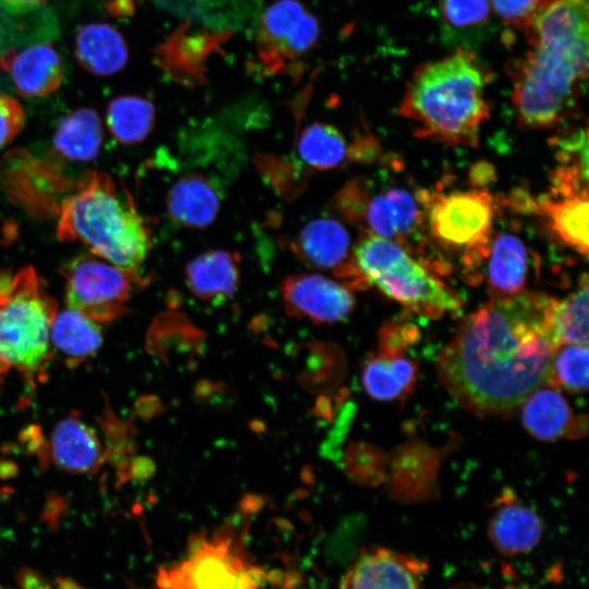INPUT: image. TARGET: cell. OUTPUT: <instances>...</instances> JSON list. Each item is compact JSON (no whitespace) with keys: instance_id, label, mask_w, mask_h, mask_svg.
I'll list each match as a JSON object with an SVG mask.
<instances>
[{"instance_id":"1","label":"cell","mask_w":589,"mask_h":589,"mask_svg":"<svg viewBox=\"0 0 589 589\" xmlns=\"http://www.w3.org/2000/svg\"><path fill=\"white\" fill-rule=\"evenodd\" d=\"M552 300L528 291L493 297L461 321L436 364L461 407L482 417H508L548 386L560 346L549 322Z\"/></svg>"},{"instance_id":"2","label":"cell","mask_w":589,"mask_h":589,"mask_svg":"<svg viewBox=\"0 0 589 589\" xmlns=\"http://www.w3.org/2000/svg\"><path fill=\"white\" fill-rule=\"evenodd\" d=\"M492 80L472 51L458 48L414 70L397 113L413 123L419 139L474 146L490 116L485 89Z\"/></svg>"},{"instance_id":"3","label":"cell","mask_w":589,"mask_h":589,"mask_svg":"<svg viewBox=\"0 0 589 589\" xmlns=\"http://www.w3.org/2000/svg\"><path fill=\"white\" fill-rule=\"evenodd\" d=\"M57 238L81 243L89 253L135 272L152 248L149 230L130 195L98 171L85 173L62 201Z\"/></svg>"},{"instance_id":"4","label":"cell","mask_w":589,"mask_h":589,"mask_svg":"<svg viewBox=\"0 0 589 589\" xmlns=\"http://www.w3.org/2000/svg\"><path fill=\"white\" fill-rule=\"evenodd\" d=\"M352 261L365 285L416 314L437 318L461 309L459 297L397 242L366 232L352 249Z\"/></svg>"},{"instance_id":"5","label":"cell","mask_w":589,"mask_h":589,"mask_svg":"<svg viewBox=\"0 0 589 589\" xmlns=\"http://www.w3.org/2000/svg\"><path fill=\"white\" fill-rule=\"evenodd\" d=\"M507 71L517 121L527 129L552 128L572 117L588 77V71L566 57L531 47L510 60Z\"/></svg>"},{"instance_id":"6","label":"cell","mask_w":589,"mask_h":589,"mask_svg":"<svg viewBox=\"0 0 589 589\" xmlns=\"http://www.w3.org/2000/svg\"><path fill=\"white\" fill-rule=\"evenodd\" d=\"M55 300L32 266L0 271V361L34 371L48 354Z\"/></svg>"},{"instance_id":"7","label":"cell","mask_w":589,"mask_h":589,"mask_svg":"<svg viewBox=\"0 0 589 589\" xmlns=\"http://www.w3.org/2000/svg\"><path fill=\"white\" fill-rule=\"evenodd\" d=\"M265 572L247 557L231 531L196 536L187 556L157 574L159 589H262Z\"/></svg>"},{"instance_id":"8","label":"cell","mask_w":589,"mask_h":589,"mask_svg":"<svg viewBox=\"0 0 589 589\" xmlns=\"http://www.w3.org/2000/svg\"><path fill=\"white\" fill-rule=\"evenodd\" d=\"M425 221L434 241L466 253V263L477 265L488 251L494 219L492 195L482 189L448 193H423Z\"/></svg>"},{"instance_id":"9","label":"cell","mask_w":589,"mask_h":589,"mask_svg":"<svg viewBox=\"0 0 589 589\" xmlns=\"http://www.w3.org/2000/svg\"><path fill=\"white\" fill-rule=\"evenodd\" d=\"M60 273L65 283L68 308L97 323L125 314L124 303L132 288L145 283L140 272L120 267L92 253L72 259Z\"/></svg>"},{"instance_id":"10","label":"cell","mask_w":589,"mask_h":589,"mask_svg":"<svg viewBox=\"0 0 589 589\" xmlns=\"http://www.w3.org/2000/svg\"><path fill=\"white\" fill-rule=\"evenodd\" d=\"M317 17L299 0H275L262 13L256 56L268 74L292 73L317 45Z\"/></svg>"},{"instance_id":"11","label":"cell","mask_w":589,"mask_h":589,"mask_svg":"<svg viewBox=\"0 0 589 589\" xmlns=\"http://www.w3.org/2000/svg\"><path fill=\"white\" fill-rule=\"evenodd\" d=\"M424 560L375 546L361 551L345 574L339 589H426Z\"/></svg>"},{"instance_id":"12","label":"cell","mask_w":589,"mask_h":589,"mask_svg":"<svg viewBox=\"0 0 589 589\" xmlns=\"http://www.w3.org/2000/svg\"><path fill=\"white\" fill-rule=\"evenodd\" d=\"M286 311L313 323H335L347 317L356 301L349 288L320 274H294L283 280Z\"/></svg>"},{"instance_id":"13","label":"cell","mask_w":589,"mask_h":589,"mask_svg":"<svg viewBox=\"0 0 589 589\" xmlns=\"http://www.w3.org/2000/svg\"><path fill=\"white\" fill-rule=\"evenodd\" d=\"M16 91L24 97H45L56 92L63 80V62L49 43H36L21 49L10 47L0 55Z\"/></svg>"},{"instance_id":"14","label":"cell","mask_w":589,"mask_h":589,"mask_svg":"<svg viewBox=\"0 0 589 589\" xmlns=\"http://www.w3.org/2000/svg\"><path fill=\"white\" fill-rule=\"evenodd\" d=\"M418 202L401 188H390L375 195L369 192L359 226L405 248L421 224Z\"/></svg>"},{"instance_id":"15","label":"cell","mask_w":589,"mask_h":589,"mask_svg":"<svg viewBox=\"0 0 589 589\" xmlns=\"http://www.w3.org/2000/svg\"><path fill=\"white\" fill-rule=\"evenodd\" d=\"M225 35L187 33V24L155 48L156 64L172 80L195 86L204 82L205 61Z\"/></svg>"},{"instance_id":"16","label":"cell","mask_w":589,"mask_h":589,"mask_svg":"<svg viewBox=\"0 0 589 589\" xmlns=\"http://www.w3.org/2000/svg\"><path fill=\"white\" fill-rule=\"evenodd\" d=\"M292 252L306 265L336 274L352 260L346 227L330 217L306 223L290 243Z\"/></svg>"},{"instance_id":"17","label":"cell","mask_w":589,"mask_h":589,"mask_svg":"<svg viewBox=\"0 0 589 589\" xmlns=\"http://www.w3.org/2000/svg\"><path fill=\"white\" fill-rule=\"evenodd\" d=\"M542 533L539 515L517 503L512 491H504L488 525V537L494 549L507 556L526 554L538 545Z\"/></svg>"},{"instance_id":"18","label":"cell","mask_w":589,"mask_h":589,"mask_svg":"<svg viewBox=\"0 0 589 589\" xmlns=\"http://www.w3.org/2000/svg\"><path fill=\"white\" fill-rule=\"evenodd\" d=\"M221 194L214 181L203 173H189L177 180L166 196L169 218L177 225L201 229L217 217Z\"/></svg>"},{"instance_id":"19","label":"cell","mask_w":589,"mask_h":589,"mask_svg":"<svg viewBox=\"0 0 589 589\" xmlns=\"http://www.w3.org/2000/svg\"><path fill=\"white\" fill-rule=\"evenodd\" d=\"M184 274L188 289L195 298L223 302L239 287V256L224 250L206 251L188 263Z\"/></svg>"},{"instance_id":"20","label":"cell","mask_w":589,"mask_h":589,"mask_svg":"<svg viewBox=\"0 0 589 589\" xmlns=\"http://www.w3.org/2000/svg\"><path fill=\"white\" fill-rule=\"evenodd\" d=\"M484 260L486 281L493 297H509L525 291L529 274L528 249L513 233H500L488 247Z\"/></svg>"},{"instance_id":"21","label":"cell","mask_w":589,"mask_h":589,"mask_svg":"<svg viewBox=\"0 0 589 589\" xmlns=\"http://www.w3.org/2000/svg\"><path fill=\"white\" fill-rule=\"evenodd\" d=\"M545 218L551 231L579 254H588V193L574 196L545 195L527 202Z\"/></svg>"},{"instance_id":"22","label":"cell","mask_w":589,"mask_h":589,"mask_svg":"<svg viewBox=\"0 0 589 589\" xmlns=\"http://www.w3.org/2000/svg\"><path fill=\"white\" fill-rule=\"evenodd\" d=\"M74 53L79 63L95 75H110L125 65L128 47L122 35L106 23L81 27L75 36Z\"/></svg>"},{"instance_id":"23","label":"cell","mask_w":589,"mask_h":589,"mask_svg":"<svg viewBox=\"0 0 589 589\" xmlns=\"http://www.w3.org/2000/svg\"><path fill=\"white\" fill-rule=\"evenodd\" d=\"M520 408L522 424L531 436L546 442L570 436L576 419L568 401L555 387L538 388Z\"/></svg>"},{"instance_id":"24","label":"cell","mask_w":589,"mask_h":589,"mask_svg":"<svg viewBox=\"0 0 589 589\" xmlns=\"http://www.w3.org/2000/svg\"><path fill=\"white\" fill-rule=\"evenodd\" d=\"M417 364L400 354L378 352L372 354L362 368L365 392L376 400L390 401L405 396L413 388Z\"/></svg>"},{"instance_id":"25","label":"cell","mask_w":589,"mask_h":589,"mask_svg":"<svg viewBox=\"0 0 589 589\" xmlns=\"http://www.w3.org/2000/svg\"><path fill=\"white\" fill-rule=\"evenodd\" d=\"M52 457L62 469L73 472L95 470L101 457L100 443L83 421L71 417L61 421L51 438Z\"/></svg>"},{"instance_id":"26","label":"cell","mask_w":589,"mask_h":589,"mask_svg":"<svg viewBox=\"0 0 589 589\" xmlns=\"http://www.w3.org/2000/svg\"><path fill=\"white\" fill-rule=\"evenodd\" d=\"M53 148L70 160L94 159L103 142V127L97 112L81 108L63 117L53 134Z\"/></svg>"},{"instance_id":"27","label":"cell","mask_w":589,"mask_h":589,"mask_svg":"<svg viewBox=\"0 0 589 589\" xmlns=\"http://www.w3.org/2000/svg\"><path fill=\"white\" fill-rule=\"evenodd\" d=\"M155 118V107L151 100L125 95L109 103L106 123L118 142L130 145L140 143L149 135Z\"/></svg>"},{"instance_id":"28","label":"cell","mask_w":589,"mask_h":589,"mask_svg":"<svg viewBox=\"0 0 589 589\" xmlns=\"http://www.w3.org/2000/svg\"><path fill=\"white\" fill-rule=\"evenodd\" d=\"M297 148L301 160L316 170L337 168L350 158V146L342 133L324 122L306 125L300 134Z\"/></svg>"},{"instance_id":"29","label":"cell","mask_w":589,"mask_h":589,"mask_svg":"<svg viewBox=\"0 0 589 589\" xmlns=\"http://www.w3.org/2000/svg\"><path fill=\"white\" fill-rule=\"evenodd\" d=\"M49 337L59 350L72 358L92 356L103 341L98 323L69 308L56 313Z\"/></svg>"},{"instance_id":"30","label":"cell","mask_w":589,"mask_h":589,"mask_svg":"<svg viewBox=\"0 0 589 589\" xmlns=\"http://www.w3.org/2000/svg\"><path fill=\"white\" fill-rule=\"evenodd\" d=\"M551 329L558 342L588 345V278L563 300L553 299L549 310Z\"/></svg>"},{"instance_id":"31","label":"cell","mask_w":589,"mask_h":589,"mask_svg":"<svg viewBox=\"0 0 589 589\" xmlns=\"http://www.w3.org/2000/svg\"><path fill=\"white\" fill-rule=\"evenodd\" d=\"M548 386L585 393L588 386V345H560L552 357Z\"/></svg>"},{"instance_id":"32","label":"cell","mask_w":589,"mask_h":589,"mask_svg":"<svg viewBox=\"0 0 589 589\" xmlns=\"http://www.w3.org/2000/svg\"><path fill=\"white\" fill-rule=\"evenodd\" d=\"M440 11L445 24L459 32L482 27L491 17L489 0H440Z\"/></svg>"},{"instance_id":"33","label":"cell","mask_w":589,"mask_h":589,"mask_svg":"<svg viewBox=\"0 0 589 589\" xmlns=\"http://www.w3.org/2000/svg\"><path fill=\"white\" fill-rule=\"evenodd\" d=\"M417 327L409 323L388 322L380 330V352L400 354L418 339Z\"/></svg>"},{"instance_id":"34","label":"cell","mask_w":589,"mask_h":589,"mask_svg":"<svg viewBox=\"0 0 589 589\" xmlns=\"http://www.w3.org/2000/svg\"><path fill=\"white\" fill-rule=\"evenodd\" d=\"M510 27L524 31L542 0H489Z\"/></svg>"},{"instance_id":"35","label":"cell","mask_w":589,"mask_h":589,"mask_svg":"<svg viewBox=\"0 0 589 589\" xmlns=\"http://www.w3.org/2000/svg\"><path fill=\"white\" fill-rule=\"evenodd\" d=\"M25 123V112L14 97L0 94V148L11 143Z\"/></svg>"},{"instance_id":"36","label":"cell","mask_w":589,"mask_h":589,"mask_svg":"<svg viewBox=\"0 0 589 589\" xmlns=\"http://www.w3.org/2000/svg\"><path fill=\"white\" fill-rule=\"evenodd\" d=\"M20 589H87L70 578L49 579L32 568H22L16 577Z\"/></svg>"},{"instance_id":"37","label":"cell","mask_w":589,"mask_h":589,"mask_svg":"<svg viewBox=\"0 0 589 589\" xmlns=\"http://www.w3.org/2000/svg\"><path fill=\"white\" fill-rule=\"evenodd\" d=\"M47 0H0L3 10L10 15H17L39 9Z\"/></svg>"},{"instance_id":"38","label":"cell","mask_w":589,"mask_h":589,"mask_svg":"<svg viewBox=\"0 0 589 589\" xmlns=\"http://www.w3.org/2000/svg\"><path fill=\"white\" fill-rule=\"evenodd\" d=\"M470 178L473 184L483 185L493 179V168L484 163L477 165L470 172Z\"/></svg>"},{"instance_id":"39","label":"cell","mask_w":589,"mask_h":589,"mask_svg":"<svg viewBox=\"0 0 589 589\" xmlns=\"http://www.w3.org/2000/svg\"><path fill=\"white\" fill-rule=\"evenodd\" d=\"M4 39V22L2 21V17L0 15V45L2 44Z\"/></svg>"}]
</instances>
